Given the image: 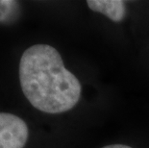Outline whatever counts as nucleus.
<instances>
[{"mask_svg":"<svg viewBox=\"0 0 149 148\" xmlns=\"http://www.w3.org/2000/svg\"><path fill=\"white\" fill-rule=\"evenodd\" d=\"M18 74L22 92L40 112L62 114L73 109L81 98L80 81L51 45L35 44L25 50Z\"/></svg>","mask_w":149,"mask_h":148,"instance_id":"1","label":"nucleus"},{"mask_svg":"<svg viewBox=\"0 0 149 148\" xmlns=\"http://www.w3.org/2000/svg\"><path fill=\"white\" fill-rule=\"evenodd\" d=\"M29 129L22 118L10 113H0V148H23Z\"/></svg>","mask_w":149,"mask_h":148,"instance_id":"2","label":"nucleus"},{"mask_svg":"<svg viewBox=\"0 0 149 148\" xmlns=\"http://www.w3.org/2000/svg\"><path fill=\"white\" fill-rule=\"evenodd\" d=\"M87 4L91 10L103 14L113 22H120L126 15L125 2L121 0H88Z\"/></svg>","mask_w":149,"mask_h":148,"instance_id":"3","label":"nucleus"},{"mask_svg":"<svg viewBox=\"0 0 149 148\" xmlns=\"http://www.w3.org/2000/svg\"><path fill=\"white\" fill-rule=\"evenodd\" d=\"M102 148H132L126 144H110V145H106Z\"/></svg>","mask_w":149,"mask_h":148,"instance_id":"4","label":"nucleus"}]
</instances>
